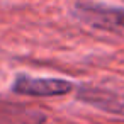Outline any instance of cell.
Segmentation results:
<instances>
[{
    "label": "cell",
    "mask_w": 124,
    "mask_h": 124,
    "mask_svg": "<svg viewBox=\"0 0 124 124\" xmlns=\"http://www.w3.org/2000/svg\"><path fill=\"white\" fill-rule=\"evenodd\" d=\"M73 14L83 24L124 38V9L109 7L102 4L80 2L75 5Z\"/></svg>",
    "instance_id": "cell-1"
},
{
    "label": "cell",
    "mask_w": 124,
    "mask_h": 124,
    "mask_svg": "<svg viewBox=\"0 0 124 124\" xmlns=\"http://www.w3.org/2000/svg\"><path fill=\"white\" fill-rule=\"evenodd\" d=\"M73 83L63 78H32V77H17L12 85V90L22 95L32 97H56L71 92Z\"/></svg>",
    "instance_id": "cell-2"
},
{
    "label": "cell",
    "mask_w": 124,
    "mask_h": 124,
    "mask_svg": "<svg viewBox=\"0 0 124 124\" xmlns=\"http://www.w3.org/2000/svg\"><path fill=\"white\" fill-rule=\"evenodd\" d=\"M78 97L95 107H100L104 110L114 112V114H124V95H116L109 90L102 88H82Z\"/></svg>",
    "instance_id": "cell-3"
}]
</instances>
